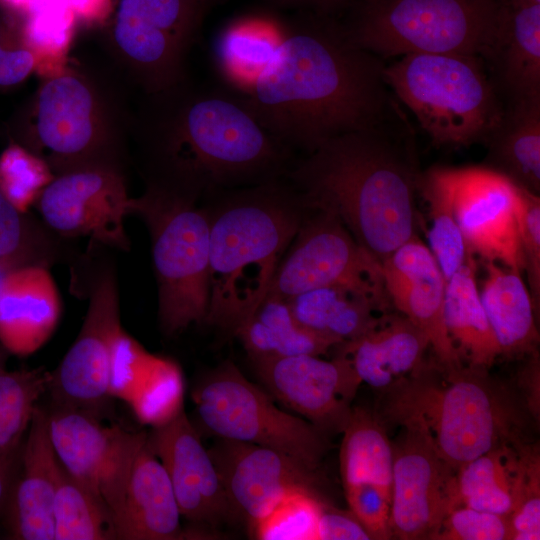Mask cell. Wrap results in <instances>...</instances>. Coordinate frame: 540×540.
Segmentation results:
<instances>
[{
	"label": "cell",
	"instance_id": "obj_13",
	"mask_svg": "<svg viewBox=\"0 0 540 540\" xmlns=\"http://www.w3.org/2000/svg\"><path fill=\"white\" fill-rule=\"evenodd\" d=\"M50 438L66 472L118 515L134 461L147 434L105 425L96 414L54 406L48 411Z\"/></svg>",
	"mask_w": 540,
	"mask_h": 540
},
{
	"label": "cell",
	"instance_id": "obj_39",
	"mask_svg": "<svg viewBox=\"0 0 540 540\" xmlns=\"http://www.w3.org/2000/svg\"><path fill=\"white\" fill-rule=\"evenodd\" d=\"M517 465L512 510L507 516L512 540L540 539V456L535 445L513 441Z\"/></svg>",
	"mask_w": 540,
	"mask_h": 540
},
{
	"label": "cell",
	"instance_id": "obj_50",
	"mask_svg": "<svg viewBox=\"0 0 540 540\" xmlns=\"http://www.w3.org/2000/svg\"><path fill=\"white\" fill-rule=\"evenodd\" d=\"M17 459L0 456V520L3 519L14 481Z\"/></svg>",
	"mask_w": 540,
	"mask_h": 540
},
{
	"label": "cell",
	"instance_id": "obj_47",
	"mask_svg": "<svg viewBox=\"0 0 540 540\" xmlns=\"http://www.w3.org/2000/svg\"><path fill=\"white\" fill-rule=\"evenodd\" d=\"M368 531L349 512L324 503L317 523L316 540H369Z\"/></svg>",
	"mask_w": 540,
	"mask_h": 540
},
{
	"label": "cell",
	"instance_id": "obj_49",
	"mask_svg": "<svg viewBox=\"0 0 540 540\" xmlns=\"http://www.w3.org/2000/svg\"><path fill=\"white\" fill-rule=\"evenodd\" d=\"M529 356V361L521 374L525 383L527 401L531 413L534 417H539V357L538 353L533 352Z\"/></svg>",
	"mask_w": 540,
	"mask_h": 540
},
{
	"label": "cell",
	"instance_id": "obj_41",
	"mask_svg": "<svg viewBox=\"0 0 540 540\" xmlns=\"http://www.w3.org/2000/svg\"><path fill=\"white\" fill-rule=\"evenodd\" d=\"M324 503L318 493H290L256 525L252 535L261 540H316Z\"/></svg>",
	"mask_w": 540,
	"mask_h": 540
},
{
	"label": "cell",
	"instance_id": "obj_20",
	"mask_svg": "<svg viewBox=\"0 0 540 540\" xmlns=\"http://www.w3.org/2000/svg\"><path fill=\"white\" fill-rule=\"evenodd\" d=\"M381 271L393 309L426 335L436 362L463 366L445 325L446 281L430 248L414 235L382 261Z\"/></svg>",
	"mask_w": 540,
	"mask_h": 540
},
{
	"label": "cell",
	"instance_id": "obj_4",
	"mask_svg": "<svg viewBox=\"0 0 540 540\" xmlns=\"http://www.w3.org/2000/svg\"><path fill=\"white\" fill-rule=\"evenodd\" d=\"M302 204L300 196L267 183L210 216L206 322L234 333L255 311L303 221Z\"/></svg>",
	"mask_w": 540,
	"mask_h": 540
},
{
	"label": "cell",
	"instance_id": "obj_46",
	"mask_svg": "<svg viewBox=\"0 0 540 540\" xmlns=\"http://www.w3.org/2000/svg\"><path fill=\"white\" fill-rule=\"evenodd\" d=\"M351 513L372 539H390V498L377 486L359 483L343 486Z\"/></svg>",
	"mask_w": 540,
	"mask_h": 540
},
{
	"label": "cell",
	"instance_id": "obj_29",
	"mask_svg": "<svg viewBox=\"0 0 540 540\" xmlns=\"http://www.w3.org/2000/svg\"><path fill=\"white\" fill-rule=\"evenodd\" d=\"M287 302L301 326L338 345L361 337L391 310L371 295L341 285L314 288Z\"/></svg>",
	"mask_w": 540,
	"mask_h": 540
},
{
	"label": "cell",
	"instance_id": "obj_33",
	"mask_svg": "<svg viewBox=\"0 0 540 540\" xmlns=\"http://www.w3.org/2000/svg\"><path fill=\"white\" fill-rule=\"evenodd\" d=\"M282 25L266 20H239L225 27L214 44V61L228 90L243 96L265 68L279 44Z\"/></svg>",
	"mask_w": 540,
	"mask_h": 540
},
{
	"label": "cell",
	"instance_id": "obj_18",
	"mask_svg": "<svg viewBox=\"0 0 540 540\" xmlns=\"http://www.w3.org/2000/svg\"><path fill=\"white\" fill-rule=\"evenodd\" d=\"M208 451L223 484L232 518L243 520L251 534L290 493L320 494L318 471L275 449L220 438Z\"/></svg>",
	"mask_w": 540,
	"mask_h": 540
},
{
	"label": "cell",
	"instance_id": "obj_28",
	"mask_svg": "<svg viewBox=\"0 0 540 540\" xmlns=\"http://www.w3.org/2000/svg\"><path fill=\"white\" fill-rule=\"evenodd\" d=\"M484 144V166L539 195L540 96L503 104L501 117Z\"/></svg>",
	"mask_w": 540,
	"mask_h": 540
},
{
	"label": "cell",
	"instance_id": "obj_43",
	"mask_svg": "<svg viewBox=\"0 0 540 540\" xmlns=\"http://www.w3.org/2000/svg\"><path fill=\"white\" fill-rule=\"evenodd\" d=\"M36 68L21 17L0 3V90L21 84Z\"/></svg>",
	"mask_w": 540,
	"mask_h": 540
},
{
	"label": "cell",
	"instance_id": "obj_42",
	"mask_svg": "<svg viewBox=\"0 0 540 540\" xmlns=\"http://www.w3.org/2000/svg\"><path fill=\"white\" fill-rule=\"evenodd\" d=\"M43 235L0 191V265L47 264Z\"/></svg>",
	"mask_w": 540,
	"mask_h": 540
},
{
	"label": "cell",
	"instance_id": "obj_52",
	"mask_svg": "<svg viewBox=\"0 0 540 540\" xmlns=\"http://www.w3.org/2000/svg\"><path fill=\"white\" fill-rule=\"evenodd\" d=\"M10 269H13V268H9V267L0 265V280H1V278L4 276V274H5L7 271H9Z\"/></svg>",
	"mask_w": 540,
	"mask_h": 540
},
{
	"label": "cell",
	"instance_id": "obj_24",
	"mask_svg": "<svg viewBox=\"0 0 540 540\" xmlns=\"http://www.w3.org/2000/svg\"><path fill=\"white\" fill-rule=\"evenodd\" d=\"M61 300L46 265L28 264L0 280V344L9 354L28 356L52 336Z\"/></svg>",
	"mask_w": 540,
	"mask_h": 540
},
{
	"label": "cell",
	"instance_id": "obj_8",
	"mask_svg": "<svg viewBox=\"0 0 540 540\" xmlns=\"http://www.w3.org/2000/svg\"><path fill=\"white\" fill-rule=\"evenodd\" d=\"M498 0H362L343 22L352 40L380 58L409 54L480 56Z\"/></svg>",
	"mask_w": 540,
	"mask_h": 540
},
{
	"label": "cell",
	"instance_id": "obj_45",
	"mask_svg": "<svg viewBox=\"0 0 540 540\" xmlns=\"http://www.w3.org/2000/svg\"><path fill=\"white\" fill-rule=\"evenodd\" d=\"M434 539L506 540L510 527L507 516L460 505L448 512Z\"/></svg>",
	"mask_w": 540,
	"mask_h": 540
},
{
	"label": "cell",
	"instance_id": "obj_32",
	"mask_svg": "<svg viewBox=\"0 0 540 540\" xmlns=\"http://www.w3.org/2000/svg\"><path fill=\"white\" fill-rule=\"evenodd\" d=\"M183 391L179 367L171 360L149 354L116 381L112 396L129 403L142 423L156 428L183 410Z\"/></svg>",
	"mask_w": 540,
	"mask_h": 540
},
{
	"label": "cell",
	"instance_id": "obj_22",
	"mask_svg": "<svg viewBox=\"0 0 540 540\" xmlns=\"http://www.w3.org/2000/svg\"><path fill=\"white\" fill-rule=\"evenodd\" d=\"M61 464L50 433L48 411L37 406L22 442L2 520L16 540H54L53 505Z\"/></svg>",
	"mask_w": 540,
	"mask_h": 540
},
{
	"label": "cell",
	"instance_id": "obj_27",
	"mask_svg": "<svg viewBox=\"0 0 540 540\" xmlns=\"http://www.w3.org/2000/svg\"><path fill=\"white\" fill-rule=\"evenodd\" d=\"M483 262L485 279L479 295L501 355L519 357L536 352V309L522 274L494 261Z\"/></svg>",
	"mask_w": 540,
	"mask_h": 540
},
{
	"label": "cell",
	"instance_id": "obj_17",
	"mask_svg": "<svg viewBox=\"0 0 540 540\" xmlns=\"http://www.w3.org/2000/svg\"><path fill=\"white\" fill-rule=\"evenodd\" d=\"M446 170L467 254L522 274L525 260L514 215L516 183L486 166Z\"/></svg>",
	"mask_w": 540,
	"mask_h": 540
},
{
	"label": "cell",
	"instance_id": "obj_44",
	"mask_svg": "<svg viewBox=\"0 0 540 540\" xmlns=\"http://www.w3.org/2000/svg\"><path fill=\"white\" fill-rule=\"evenodd\" d=\"M514 215L525 260L528 289L536 311L540 304V197L516 184Z\"/></svg>",
	"mask_w": 540,
	"mask_h": 540
},
{
	"label": "cell",
	"instance_id": "obj_9",
	"mask_svg": "<svg viewBox=\"0 0 540 540\" xmlns=\"http://www.w3.org/2000/svg\"><path fill=\"white\" fill-rule=\"evenodd\" d=\"M100 90L83 74L59 69L40 85L30 104L28 128L18 142L51 167L55 175L107 159L116 124Z\"/></svg>",
	"mask_w": 540,
	"mask_h": 540
},
{
	"label": "cell",
	"instance_id": "obj_12",
	"mask_svg": "<svg viewBox=\"0 0 540 540\" xmlns=\"http://www.w3.org/2000/svg\"><path fill=\"white\" fill-rule=\"evenodd\" d=\"M313 210L316 213L303 219L294 244L279 263L267 295L287 300L314 288L341 285L361 290L392 309L381 264L337 215Z\"/></svg>",
	"mask_w": 540,
	"mask_h": 540
},
{
	"label": "cell",
	"instance_id": "obj_54",
	"mask_svg": "<svg viewBox=\"0 0 540 540\" xmlns=\"http://www.w3.org/2000/svg\"><path fill=\"white\" fill-rule=\"evenodd\" d=\"M206 1L209 5H212L214 4L217 0H204Z\"/></svg>",
	"mask_w": 540,
	"mask_h": 540
},
{
	"label": "cell",
	"instance_id": "obj_40",
	"mask_svg": "<svg viewBox=\"0 0 540 540\" xmlns=\"http://www.w3.org/2000/svg\"><path fill=\"white\" fill-rule=\"evenodd\" d=\"M49 164L18 142L0 155V191L19 211L27 213L53 180Z\"/></svg>",
	"mask_w": 540,
	"mask_h": 540
},
{
	"label": "cell",
	"instance_id": "obj_51",
	"mask_svg": "<svg viewBox=\"0 0 540 540\" xmlns=\"http://www.w3.org/2000/svg\"><path fill=\"white\" fill-rule=\"evenodd\" d=\"M9 353L7 350L0 344V366H6Z\"/></svg>",
	"mask_w": 540,
	"mask_h": 540
},
{
	"label": "cell",
	"instance_id": "obj_5",
	"mask_svg": "<svg viewBox=\"0 0 540 540\" xmlns=\"http://www.w3.org/2000/svg\"><path fill=\"white\" fill-rule=\"evenodd\" d=\"M377 417L423 429L455 471L517 438L512 403L487 369H446L435 359L383 389Z\"/></svg>",
	"mask_w": 540,
	"mask_h": 540
},
{
	"label": "cell",
	"instance_id": "obj_6",
	"mask_svg": "<svg viewBox=\"0 0 540 540\" xmlns=\"http://www.w3.org/2000/svg\"><path fill=\"white\" fill-rule=\"evenodd\" d=\"M384 78L437 145L484 143L503 111L478 55H404L385 66Z\"/></svg>",
	"mask_w": 540,
	"mask_h": 540
},
{
	"label": "cell",
	"instance_id": "obj_36",
	"mask_svg": "<svg viewBox=\"0 0 540 540\" xmlns=\"http://www.w3.org/2000/svg\"><path fill=\"white\" fill-rule=\"evenodd\" d=\"M417 190L428 207L431 223L428 231L429 248L447 282L465 263L467 251L457 223L446 167H431L419 173Z\"/></svg>",
	"mask_w": 540,
	"mask_h": 540
},
{
	"label": "cell",
	"instance_id": "obj_1",
	"mask_svg": "<svg viewBox=\"0 0 540 540\" xmlns=\"http://www.w3.org/2000/svg\"><path fill=\"white\" fill-rule=\"evenodd\" d=\"M379 56L358 46L337 17L303 13L241 96L276 139L308 153L397 112Z\"/></svg>",
	"mask_w": 540,
	"mask_h": 540
},
{
	"label": "cell",
	"instance_id": "obj_34",
	"mask_svg": "<svg viewBox=\"0 0 540 540\" xmlns=\"http://www.w3.org/2000/svg\"><path fill=\"white\" fill-rule=\"evenodd\" d=\"M340 473L343 486L368 483L391 500L393 445L377 415L352 408L342 431Z\"/></svg>",
	"mask_w": 540,
	"mask_h": 540
},
{
	"label": "cell",
	"instance_id": "obj_2",
	"mask_svg": "<svg viewBox=\"0 0 540 540\" xmlns=\"http://www.w3.org/2000/svg\"><path fill=\"white\" fill-rule=\"evenodd\" d=\"M134 126L160 171L151 184L194 196L203 188L271 177L289 155L240 96L187 78L147 94Z\"/></svg>",
	"mask_w": 540,
	"mask_h": 540
},
{
	"label": "cell",
	"instance_id": "obj_15",
	"mask_svg": "<svg viewBox=\"0 0 540 540\" xmlns=\"http://www.w3.org/2000/svg\"><path fill=\"white\" fill-rule=\"evenodd\" d=\"M123 330L114 273L94 280L82 327L52 372L48 392L55 406L95 411L111 397L112 362L116 340Z\"/></svg>",
	"mask_w": 540,
	"mask_h": 540
},
{
	"label": "cell",
	"instance_id": "obj_3",
	"mask_svg": "<svg viewBox=\"0 0 540 540\" xmlns=\"http://www.w3.org/2000/svg\"><path fill=\"white\" fill-rule=\"evenodd\" d=\"M397 110L372 128L321 144L290 172L305 206L334 213L380 264L416 235L419 172Z\"/></svg>",
	"mask_w": 540,
	"mask_h": 540
},
{
	"label": "cell",
	"instance_id": "obj_21",
	"mask_svg": "<svg viewBox=\"0 0 540 540\" xmlns=\"http://www.w3.org/2000/svg\"><path fill=\"white\" fill-rule=\"evenodd\" d=\"M147 445L169 476L181 516L212 527L233 519L210 453L184 409L170 422L153 428Z\"/></svg>",
	"mask_w": 540,
	"mask_h": 540
},
{
	"label": "cell",
	"instance_id": "obj_14",
	"mask_svg": "<svg viewBox=\"0 0 540 540\" xmlns=\"http://www.w3.org/2000/svg\"><path fill=\"white\" fill-rule=\"evenodd\" d=\"M129 199L114 165H93L55 175L35 205L47 227L59 235L88 236L124 251L129 249L124 226Z\"/></svg>",
	"mask_w": 540,
	"mask_h": 540
},
{
	"label": "cell",
	"instance_id": "obj_26",
	"mask_svg": "<svg viewBox=\"0 0 540 540\" xmlns=\"http://www.w3.org/2000/svg\"><path fill=\"white\" fill-rule=\"evenodd\" d=\"M337 346L362 383L383 390L423 364L429 341L408 318L389 311L364 335Z\"/></svg>",
	"mask_w": 540,
	"mask_h": 540
},
{
	"label": "cell",
	"instance_id": "obj_31",
	"mask_svg": "<svg viewBox=\"0 0 540 540\" xmlns=\"http://www.w3.org/2000/svg\"><path fill=\"white\" fill-rule=\"evenodd\" d=\"M253 360L327 353L338 344L301 326L287 300L266 295L255 311L234 332Z\"/></svg>",
	"mask_w": 540,
	"mask_h": 540
},
{
	"label": "cell",
	"instance_id": "obj_38",
	"mask_svg": "<svg viewBox=\"0 0 540 540\" xmlns=\"http://www.w3.org/2000/svg\"><path fill=\"white\" fill-rule=\"evenodd\" d=\"M54 540L116 539L114 519L106 505L60 468L53 505Z\"/></svg>",
	"mask_w": 540,
	"mask_h": 540
},
{
	"label": "cell",
	"instance_id": "obj_25",
	"mask_svg": "<svg viewBox=\"0 0 540 540\" xmlns=\"http://www.w3.org/2000/svg\"><path fill=\"white\" fill-rule=\"evenodd\" d=\"M180 518L169 476L146 440L134 461L121 509L114 520L116 539H180Z\"/></svg>",
	"mask_w": 540,
	"mask_h": 540
},
{
	"label": "cell",
	"instance_id": "obj_53",
	"mask_svg": "<svg viewBox=\"0 0 540 540\" xmlns=\"http://www.w3.org/2000/svg\"><path fill=\"white\" fill-rule=\"evenodd\" d=\"M520 1L532 3V4H540V0H520Z\"/></svg>",
	"mask_w": 540,
	"mask_h": 540
},
{
	"label": "cell",
	"instance_id": "obj_16",
	"mask_svg": "<svg viewBox=\"0 0 540 540\" xmlns=\"http://www.w3.org/2000/svg\"><path fill=\"white\" fill-rule=\"evenodd\" d=\"M393 445L390 526L392 537L434 539L454 508L455 470L437 453L425 431L401 426Z\"/></svg>",
	"mask_w": 540,
	"mask_h": 540
},
{
	"label": "cell",
	"instance_id": "obj_48",
	"mask_svg": "<svg viewBox=\"0 0 540 540\" xmlns=\"http://www.w3.org/2000/svg\"><path fill=\"white\" fill-rule=\"evenodd\" d=\"M276 9L337 17L362 0H264Z\"/></svg>",
	"mask_w": 540,
	"mask_h": 540
},
{
	"label": "cell",
	"instance_id": "obj_35",
	"mask_svg": "<svg viewBox=\"0 0 540 540\" xmlns=\"http://www.w3.org/2000/svg\"><path fill=\"white\" fill-rule=\"evenodd\" d=\"M513 441L491 449L456 470L454 507L464 505L504 516L510 514L517 465Z\"/></svg>",
	"mask_w": 540,
	"mask_h": 540
},
{
	"label": "cell",
	"instance_id": "obj_23",
	"mask_svg": "<svg viewBox=\"0 0 540 540\" xmlns=\"http://www.w3.org/2000/svg\"><path fill=\"white\" fill-rule=\"evenodd\" d=\"M480 57L503 104L540 96V4L498 0Z\"/></svg>",
	"mask_w": 540,
	"mask_h": 540
},
{
	"label": "cell",
	"instance_id": "obj_7",
	"mask_svg": "<svg viewBox=\"0 0 540 540\" xmlns=\"http://www.w3.org/2000/svg\"><path fill=\"white\" fill-rule=\"evenodd\" d=\"M128 215L147 225L158 283V317L167 336L205 321L209 304L210 216L194 196L156 184L130 198Z\"/></svg>",
	"mask_w": 540,
	"mask_h": 540
},
{
	"label": "cell",
	"instance_id": "obj_11",
	"mask_svg": "<svg viewBox=\"0 0 540 540\" xmlns=\"http://www.w3.org/2000/svg\"><path fill=\"white\" fill-rule=\"evenodd\" d=\"M209 6L204 0H110L109 43L146 94L187 78L186 55Z\"/></svg>",
	"mask_w": 540,
	"mask_h": 540
},
{
	"label": "cell",
	"instance_id": "obj_37",
	"mask_svg": "<svg viewBox=\"0 0 540 540\" xmlns=\"http://www.w3.org/2000/svg\"><path fill=\"white\" fill-rule=\"evenodd\" d=\"M52 373L44 367L9 371L0 366V456L17 459Z\"/></svg>",
	"mask_w": 540,
	"mask_h": 540
},
{
	"label": "cell",
	"instance_id": "obj_19",
	"mask_svg": "<svg viewBox=\"0 0 540 540\" xmlns=\"http://www.w3.org/2000/svg\"><path fill=\"white\" fill-rule=\"evenodd\" d=\"M269 391L324 433L342 432L362 383L350 361L294 355L254 362Z\"/></svg>",
	"mask_w": 540,
	"mask_h": 540
},
{
	"label": "cell",
	"instance_id": "obj_10",
	"mask_svg": "<svg viewBox=\"0 0 540 540\" xmlns=\"http://www.w3.org/2000/svg\"><path fill=\"white\" fill-rule=\"evenodd\" d=\"M193 401L202 425L210 433L275 449L318 471L328 448L325 433L306 419L279 409L232 363L200 383Z\"/></svg>",
	"mask_w": 540,
	"mask_h": 540
},
{
	"label": "cell",
	"instance_id": "obj_30",
	"mask_svg": "<svg viewBox=\"0 0 540 540\" xmlns=\"http://www.w3.org/2000/svg\"><path fill=\"white\" fill-rule=\"evenodd\" d=\"M474 256L448 279L445 287L444 320L447 332L468 366L489 369L501 349L480 300Z\"/></svg>",
	"mask_w": 540,
	"mask_h": 540
}]
</instances>
